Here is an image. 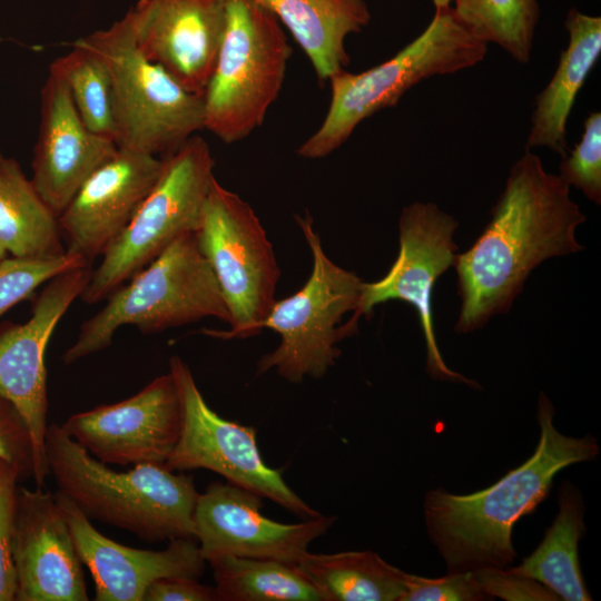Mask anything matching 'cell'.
<instances>
[{"mask_svg": "<svg viewBox=\"0 0 601 601\" xmlns=\"http://www.w3.org/2000/svg\"><path fill=\"white\" fill-rule=\"evenodd\" d=\"M40 124L31 181L59 216L83 181L118 150L80 118L66 83L49 72L40 92Z\"/></svg>", "mask_w": 601, "mask_h": 601, "instance_id": "cell-20", "label": "cell"}, {"mask_svg": "<svg viewBox=\"0 0 601 601\" xmlns=\"http://www.w3.org/2000/svg\"><path fill=\"white\" fill-rule=\"evenodd\" d=\"M61 428L106 464L166 463L181 428V405L168 372L135 395L69 416Z\"/></svg>", "mask_w": 601, "mask_h": 601, "instance_id": "cell-14", "label": "cell"}, {"mask_svg": "<svg viewBox=\"0 0 601 601\" xmlns=\"http://www.w3.org/2000/svg\"><path fill=\"white\" fill-rule=\"evenodd\" d=\"M559 511L539 546L518 566L508 569L552 590L560 600L590 601L579 561L584 533V505L580 491L565 481L558 493Z\"/></svg>", "mask_w": 601, "mask_h": 601, "instance_id": "cell-24", "label": "cell"}, {"mask_svg": "<svg viewBox=\"0 0 601 601\" xmlns=\"http://www.w3.org/2000/svg\"><path fill=\"white\" fill-rule=\"evenodd\" d=\"M9 253L7 252V249L3 247V245L0 243V263L2 260H4L7 257H9Z\"/></svg>", "mask_w": 601, "mask_h": 601, "instance_id": "cell-37", "label": "cell"}, {"mask_svg": "<svg viewBox=\"0 0 601 601\" xmlns=\"http://www.w3.org/2000/svg\"><path fill=\"white\" fill-rule=\"evenodd\" d=\"M46 461L58 492L90 520L148 542L196 539L194 512L199 492L185 472L165 463L112 470L57 424L47 428Z\"/></svg>", "mask_w": 601, "mask_h": 601, "instance_id": "cell-3", "label": "cell"}, {"mask_svg": "<svg viewBox=\"0 0 601 601\" xmlns=\"http://www.w3.org/2000/svg\"><path fill=\"white\" fill-rule=\"evenodd\" d=\"M297 568L327 601H401L408 573L390 564L376 552H307Z\"/></svg>", "mask_w": 601, "mask_h": 601, "instance_id": "cell-25", "label": "cell"}, {"mask_svg": "<svg viewBox=\"0 0 601 601\" xmlns=\"http://www.w3.org/2000/svg\"><path fill=\"white\" fill-rule=\"evenodd\" d=\"M106 299L63 353L65 365L107 348L125 325L154 334L209 317L229 323L221 290L195 233L177 237Z\"/></svg>", "mask_w": 601, "mask_h": 601, "instance_id": "cell-5", "label": "cell"}, {"mask_svg": "<svg viewBox=\"0 0 601 601\" xmlns=\"http://www.w3.org/2000/svg\"><path fill=\"white\" fill-rule=\"evenodd\" d=\"M162 166L164 158L118 147L58 216L67 252L89 265L101 257L129 225Z\"/></svg>", "mask_w": 601, "mask_h": 601, "instance_id": "cell-16", "label": "cell"}, {"mask_svg": "<svg viewBox=\"0 0 601 601\" xmlns=\"http://www.w3.org/2000/svg\"><path fill=\"white\" fill-rule=\"evenodd\" d=\"M457 17L485 41L500 46L515 61L531 58L540 18L538 0H453Z\"/></svg>", "mask_w": 601, "mask_h": 601, "instance_id": "cell-27", "label": "cell"}, {"mask_svg": "<svg viewBox=\"0 0 601 601\" xmlns=\"http://www.w3.org/2000/svg\"><path fill=\"white\" fill-rule=\"evenodd\" d=\"M207 563L218 601H327L295 563L234 555Z\"/></svg>", "mask_w": 601, "mask_h": 601, "instance_id": "cell-26", "label": "cell"}, {"mask_svg": "<svg viewBox=\"0 0 601 601\" xmlns=\"http://www.w3.org/2000/svg\"><path fill=\"white\" fill-rule=\"evenodd\" d=\"M295 219L312 253V273L296 293L275 300L263 321L262 329L276 332L280 342L259 358L256 374L275 370L285 381L299 384L306 377L322 378L335 365L341 355L337 344L345 338L339 323L356 311L364 282L329 259L308 214Z\"/></svg>", "mask_w": 601, "mask_h": 601, "instance_id": "cell-8", "label": "cell"}, {"mask_svg": "<svg viewBox=\"0 0 601 601\" xmlns=\"http://www.w3.org/2000/svg\"><path fill=\"white\" fill-rule=\"evenodd\" d=\"M480 588L491 599L506 601H559V597L544 584L529 577L511 572L508 568L472 571Z\"/></svg>", "mask_w": 601, "mask_h": 601, "instance_id": "cell-34", "label": "cell"}, {"mask_svg": "<svg viewBox=\"0 0 601 601\" xmlns=\"http://www.w3.org/2000/svg\"><path fill=\"white\" fill-rule=\"evenodd\" d=\"M262 508L260 495L229 482H213L199 493L194 512L195 538L206 562L234 555L296 564L337 519L321 514L286 524L265 516Z\"/></svg>", "mask_w": 601, "mask_h": 601, "instance_id": "cell-15", "label": "cell"}, {"mask_svg": "<svg viewBox=\"0 0 601 601\" xmlns=\"http://www.w3.org/2000/svg\"><path fill=\"white\" fill-rule=\"evenodd\" d=\"M55 495L78 556L95 582L96 601H144L147 588L157 579H198L205 572L207 562L196 539H174L158 551L130 548L101 534L66 495L58 491Z\"/></svg>", "mask_w": 601, "mask_h": 601, "instance_id": "cell-19", "label": "cell"}, {"mask_svg": "<svg viewBox=\"0 0 601 601\" xmlns=\"http://www.w3.org/2000/svg\"><path fill=\"white\" fill-rule=\"evenodd\" d=\"M82 266L91 265L68 252L52 259L7 257L0 263V317L51 278Z\"/></svg>", "mask_w": 601, "mask_h": 601, "instance_id": "cell-29", "label": "cell"}, {"mask_svg": "<svg viewBox=\"0 0 601 601\" xmlns=\"http://www.w3.org/2000/svg\"><path fill=\"white\" fill-rule=\"evenodd\" d=\"M487 43L457 17L452 6L435 8L427 28L394 57L359 73L333 76L331 104L318 129L298 148L306 159L324 158L338 149L356 127L382 109L394 107L424 79L474 67Z\"/></svg>", "mask_w": 601, "mask_h": 601, "instance_id": "cell-4", "label": "cell"}, {"mask_svg": "<svg viewBox=\"0 0 601 601\" xmlns=\"http://www.w3.org/2000/svg\"><path fill=\"white\" fill-rule=\"evenodd\" d=\"M559 177L574 186L595 205L601 204V112L593 111L584 120L581 140L559 166Z\"/></svg>", "mask_w": 601, "mask_h": 601, "instance_id": "cell-30", "label": "cell"}, {"mask_svg": "<svg viewBox=\"0 0 601 601\" xmlns=\"http://www.w3.org/2000/svg\"><path fill=\"white\" fill-rule=\"evenodd\" d=\"M169 373L179 394L181 428L165 463L168 469L176 472L208 470L303 520L321 515L288 486L279 471L266 464L253 426L228 421L207 404L190 368L179 356L170 357Z\"/></svg>", "mask_w": 601, "mask_h": 601, "instance_id": "cell-11", "label": "cell"}, {"mask_svg": "<svg viewBox=\"0 0 601 601\" xmlns=\"http://www.w3.org/2000/svg\"><path fill=\"white\" fill-rule=\"evenodd\" d=\"M144 601H218V595L215 587L176 575L155 580L147 588Z\"/></svg>", "mask_w": 601, "mask_h": 601, "instance_id": "cell-35", "label": "cell"}, {"mask_svg": "<svg viewBox=\"0 0 601 601\" xmlns=\"http://www.w3.org/2000/svg\"><path fill=\"white\" fill-rule=\"evenodd\" d=\"M12 561L16 601H87L82 563L56 495L18 487Z\"/></svg>", "mask_w": 601, "mask_h": 601, "instance_id": "cell-17", "label": "cell"}, {"mask_svg": "<svg viewBox=\"0 0 601 601\" xmlns=\"http://www.w3.org/2000/svg\"><path fill=\"white\" fill-rule=\"evenodd\" d=\"M91 266L63 272L48 280L22 324L0 327V396L21 414L35 451L33 482L42 487L49 475L46 461L48 390L46 351L68 308L85 290Z\"/></svg>", "mask_w": 601, "mask_h": 601, "instance_id": "cell-13", "label": "cell"}, {"mask_svg": "<svg viewBox=\"0 0 601 601\" xmlns=\"http://www.w3.org/2000/svg\"><path fill=\"white\" fill-rule=\"evenodd\" d=\"M564 27L568 47L560 53L554 75L534 99L525 149L546 147L568 154L566 122L575 98L601 53V18L572 8Z\"/></svg>", "mask_w": 601, "mask_h": 601, "instance_id": "cell-21", "label": "cell"}, {"mask_svg": "<svg viewBox=\"0 0 601 601\" xmlns=\"http://www.w3.org/2000/svg\"><path fill=\"white\" fill-rule=\"evenodd\" d=\"M49 72L66 83L85 125L115 141L111 77L105 61L95 51L72 42L70 51L50 63Z\"/></svg>", "mask_w": 601, "mask_h": 601, "instance_id": "cell-28", "label": "cell"}, {"mask_svg": "<svg viewBox=\"0 0 601 601\" xmlns=\"http://www.w3.org/2000/svg\"><path fill=\"white\" fill-rule=\"evenodd\" d=\"M435 8H443L452 6L453 0H432Z\"/></svg>", "mask_w": 601, "mask_h": 601, "instance_id": "cell-36", "label": "cell"}, {"mask_svg": "<svg viewBox=\"0 0 601 601\" xmlns=\"http://www.w3.org/2000/svg\"><path fill=\"white\" fill-rule=\"evenodd\" d=\"M209 145L191 136L164 158L159 178L134 218L101 256L80 295L86 304L106 299L115 289L154 260L180 235L195 233L214 176Z\"/></svg>", "mask_w": 601, "mask_h": 601, "instance_id": "cell-9", "label": "cell"}, {"mask_svg": "<svg viewBox=\"0 0 601 601\" xmlns=\"http://www.w3.org/2000/svg\"><path fill=\"white\" fill-rule=\"evenodd\" d=\"M18 471L0 460V601H16L17 580L12 561Z\"/></svg>", "mask_w": 601, "mask_h": 601, "instance_id": "cell-31", "label": "cell"}, {"mask_svg": "<svg viewBox=\"0 0 601 601\" xmlns=\"http://www.w3.org/2000/svg\"><path fill=\"white\" fill-rule=\"evenodd\" d=\"M570 186L525 149L512 166L491 220L454 265L461 308L455 331L482 328L510 311L531 272L549 258L584 249L575 229L585 221Z\"/></svg>", "mask_w": 601, "mask_h": 601, "instance_id": "cell-1", "label": "cell"}, {"mask_svg": "<svg viewBox=\"0 0 601 601\" xmlns=\"http://www.w3.org/2000/svg\"><path fill=\"white\" fill-rule=\"evenodd\" d=\"M195 235L229 313L228 331L205 333L223 339L259 334L276 300L280 270L254 209L215 178Z\"/></svg>", "mask_w": 601, "mask_h": 601, "instance_id": "cell-10", "label": "cell"}, {"mask_svg": "<svg viewBox=\"0 0 601 601\" xmlns=\"http://www.w3.org/2000/svg\"><path fill=\"white\" fill-rule=\"evenodd\" d=\"M484 593L473 572L446 573L431 579L408 573L407 589L401 601H483Z\"/></svg>", "mask_w": 601, "mask_h": 601, "instance_id": "cell-33", "label": "cell"}, {"mask_svg": "<svg viewBox=\"0 0 601 601\" xmlns=\"http://www.w3.org/2000/svg\"><path fill=\"white\" fill-rule=\"evenodd\" d=\"M0 460L13 466L21 481L35 474V451L27 423L18 410L0 396Z\"/></svg>", "mask_w": 601, "mask_h": 601, "instance_id": "cell-32", "label": "cell"}, {"mask_svg": "<svg viewBox=\"0 0 601 601\" xmlns=\"http://www.w3.org/2000/svg\"><path fill=\"white\" fill-rule=\"evenodd\" d=\"M540 440L532 456L479 492L457 495L441 487L424 500L427 536L447 573L509 568L516 558L512 529L545 500L555 475L569 465L594 460L597 439L568 436L554 426V407L540 393Z\"/></svg>", "mask_w": 601, "mask_h": 601, "instance_id": "cell-2", "label": "cell"}, {"mask_svg": "<svg viewBox=\"0 0 601 601\" xmlns=\"http://www.w3.org/2000/svg\"><path fill=\"white\" fill-rule=\"evenodd\" d=\"M283 23L305 52L321 81L345 70V39L371 21L364 0H255Z\"/></svg>", "mask_w": 601, "mask_h": 601, "instance_id": "cell-22", "label": "cell"}, {"mask_svg": "<svg viewBox=\"0 0 601 601\" xmlns=\"http://www.w3.org/2000/svg\"><path fill=\"white\" fill-rule=\"evenodd\" d=\"M128 14L139 51L203 95L224 35L225 0H138Z\"/></svg>", "mask_w": 601, "mask_h": 601, "instance_id": "cell-18", "label": "cell"}, {"mask_svg": "<svg viewBox=\"0 0 601 601\" xmlns=\"http://www.w3.org/2000/svg\"><path fill=\"white\" fill-rule=\"evenodd\" d=\"M459 224L434 203L415 201L403 208L398 220L400 249L384 277L363 283L356 311L341 325L345 337L354 334L362 316L388 300H402L414 307L426 345V372L441 381L475 382L452 371L442 358L433 325L432 292L437 278L454 265L457 245L453 236Z\"/></svg>", "mask_w": 601, "mask_h": 601, "instance_id": "cell-12", "label": "cell"}, {"mask_svg": "<svg viewBox=\"0 0 601 601\" xmlns=\"http://www.w3.org/2000/svg\"><path fill=\"white\" fill-rule=\"evenodd\" d=\"M225 10L224 35L203 92L204 129L234 144L264 122L292 48L277 18L255 0H225Z\"/></svg>", "mask_w": 601, "mask_h": 601, "instance_id": "cell-7", "label": "cell"}, {"mask_svg": "<svg viewBox=\"0 0 601 601\" xmlns=\"http://www.w3.org/2000/svg\"><path fill=\"white\" fill-rule=\"evenodd\" d=\"M0 243L10 256L52 259L67 253L58 216L19 162L0 154Z\"/></svg>", "mask_w": 601, "mask_h": 601, "instance_id": "cell-23", "label": "cell"}, {"mask_svg": "<svg viewBox=\"0 0 601 601\" xmlns=\"http://www.w3.org/2000/svg\"><path fill=\"white\" fill-rule=\"evenodd\" d=\"M73 42L95 51L109 70L119 148L165 158L204 129L203 95L185 89L139 51L128 12Z\"/></svg>", "mask_w": 601, "mask_h": 601, "instance_id": "cell-6", "label": "cell"}]
</instances>
